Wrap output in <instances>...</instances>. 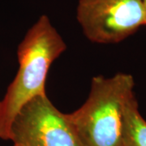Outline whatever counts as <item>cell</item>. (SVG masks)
Returning <instances> with one entry per match:
<instances>
[{"label":"cell","mask_w":146,"mask_h":146,"mask_svg":"<svg viewBox=\"0 0 146 146\" xmlns=\"http://www.w3.org/2000/svg\"><path fill=\"white\" fill-rule=\"evenodd\" d=\"M50 18L41 16L17 49L18 72L0 102V138L9 140L12 121L30 100L46 94V80L53 62L66 50Z\"/></svg>","instance_id":"obj_1"},{"label":"cell","mask_w":146,"mask_h":146,"mask_svg":"<svg viewBox=\"0 0 146 146\" xmlns=\"http://www.w3.org/2000/svg\"><path fill=\"white\" fill-rule=\"evenodd\" d=\"M134 87L127 73L92 79L87 100L67 114L82 146H123L125 106Z\"/></svg>","instance_id":"obj_2"},{"label":"cell","mask_w":146,"mask_h":146,"mask_svg":"<svg viewBox=\"0 0 146 146\" xmlns=\"http://www.w3.org/2000/svg\"><path fill=\"white\" fill-rule=\"evenodd\" d=\"M76 19L85 36L99 44H115L145 26L141 0H78Z\"/></svg>","instance_id":"obj_3"},{"label":"cell","mask_w":146,"mask_h":146,"mask_svg":"<svg viewBox=\"0 0 146 146\" xmlns=\"http://www.w3.org/2000/svg\"><path fill=\"white\" fill-rule=\"evenodd\" d=\"M14 146H82L68 115L53 105L46 94L27 102L11 126Z\"/></svg>","instance_id":"obj_4"},{"label":"cell","mask_w":146,"mask_h":146,"mask_svg":"<svg viewBox=\"0 0 146 146\" xmlns=\"http://www.w3.org/2000/svg\"><path fill=\"white\" fill-rule=\"evenodd\" d=\"M123 146H146V120L139 111L135 94L125 106Z\"/></svg>","instance_id":"obj_5"},{"label":"cell","mask_w":146,"mask_h":146,"mask_svg":"<svg viewBox=\"0 0 146 146\" xmlns=\"http://www.w3.org/2000/svg\"><path fill=\"white\" fill-rule=\"evenodd\" d=\"M142 3L144 6V9H145V21H146V0H141Z\"/></svg>","instance_id":"obj_6"}]
</instances>
